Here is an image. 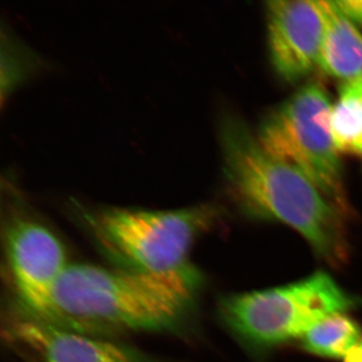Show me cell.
I'll return each instance as SVG.
<instances>
[{"instance_id": "4fadbf2b", "label": "cell", "mask_w": 362, "mask_h": 362, "mask_svg": "<svg viewBox=\"0 0 362 362\" xmlns=\"http://www.w3.org/2000/svg\"><path fill=\"white\" fill-rule=\"evenodd\" d=\"M338 8L354 25L362 26V0L334 1Z\"/></svg>"}, {"instance_id": "9a60e30c", "label": "cell", "mask_w": 362, "mask_h": 362, "mask_svg": "<svg viewBox=\"0 0 362 362\" xmlns=\"http://www.w3.org/2000/svg\"><path fill=\"white\" fill-rule=\"evenodd\" d=\"M361 156H362V152H361Z\"/></svg>"}, {"instance_id": "ba28073f", "label": "cell", "mask_w": 362, "mask_h": 362, "mask_svg": "<svg viewBox=\"0 0 362 362\" xmlns=\"http://www.w3.org/2000/svg\"><path fill=\"white\" fill-rule=\"evenodd\" d=\"M267 32L272 65L288 83L306 78L318 66L325 18L320 1L267 2Z\"/></svg>"}, {"instance_id": "5bb4252c", "label": "cell", "mask_w": 362, "mask_h": 362, "mask_svg": "<svg viewBox=\"0 0 362 362\" xmlns=\"http://www.w3.org/2000/svg\"><path fill=\"white\" fill-rule=\"evenodd\" d=\"M343 362H362V338L343 358Z\"/></svg>"}, {"instance_id": "52a82bcc", "label": "cell", "mask_w": 362, "mask_h": 362, "mask_svg": "<svg viewBox=\"0 0 362 362\" xmlns=\"http://www.w3.org/2000/svg\"><path fill=\"white\" fill-rule=\"evenodd\" d=\"M2 337L18 362H170L110 338L69 329L21 308L7 317Z\"/></svg>"}, {"instance_id": "7c38bea8", "label": "cell", "mask_w": 362, "mask_h": 362, "mask_svg": "<svg viewBox=\"0 0 362 362\" xmlns=\"http://www.w3.org/2000/svg\"><path fill=\"white\" fill-rule=\"evenodd\" d=\"M42 59L16 39L9 30H1V101L18 89L21 86L35 77L42 71Z\"/></svg>"}, {"instance_id": "3957f363", "label": "cell", "mask_w": 362, "mask_h": 362, "mask_svg": "<svg viewBox=\"0 0 362 362\" xmlns=\"http://www.w3.org/2000/svg\"><path fill=\"white\" fill-rule=\"evenodd\" d=\"M76 218L112 265L122 270L164 273L190 264L197 240L221 218L214 204L169 211L73 202Z\"/></svg>"}, {"instance_id": "30bf717a", "label": "cell", "mask_w": 362, "mask_h": 362, "mask_svg": "<svg viewBox=\"0 0 362 362\" xmlns=\"http://www.w3.org/2000/svg\"><path fill=\"white\" fill-rule=\"evenodd\" d=\"M361 339V326L345 312L326 317L300 338L305 351L332 359L344 358Z\"/></svg>"}, {"instance_id": "9c48e42d", "label": "cell", "mask_w": 362, "mask_h": 362, "mask_svg": "<svg viewBox=\"0 0 362 362\" xmlns=\"http://www.w3.org/2000/svg\"><path fill=\"white\" fill-rule=\"evenodd\" d=\"M325 30L318 66L325 75L351 81L362 77V35L334 1H320Z\"/></svg>"}, {"instance_id": "5b68a950", "label": "cell", "mask_w": 362, "mask_h": 362, "mask_svg": "<svg viewBox=\"0 0 362 362\" xmlns=\"http://www.w3.org/2000/svg\"><path fill=\"white\" fill-rule=\"evenodd\" d=\"M331 109L324 88L309 83L266 116L257 137L267 151L299 169L349 216L341 161L331 135Z\"/></svg>"}, {"instance_id": "8fae6325", "label": "cell", "mask_w": 362, "mask_h": 362, "mask_svg": "<svg viewBox=\"0 0 362 362\" xmlns=\"http://www.w3.org/2000/svg\"><path fill=\"white\" fill-rule=\"evenodd\" d=\"M331 135L338 152H362V77L340 87L339 100L329 117Z\"/></svg>"}, {"instance_id": "8992f818", "label": "cell", "mask_w": 362, "mask_h": 362, "mask_svg": "<svg viewBox=\"0 0 362 362\" xmlns=\"http://www.w3.org/2000/svg\"><path fill=\"white\" fill-rule=\"evenodd\" d=\"M4 240L21 310L51 320L54 294L70 263L65 245L33 211L11 176L2 177Z\"/></svg>"}, {"instance_id": "6da1fadb", "label": "cell", "mask_w": 362, "mask_h": 362, "mask_svg": "<svg viewBox=\"0 0 362 362\" xmlns=\"http://www.w3.org/2000/svg\"><path fill=\"white\" fill-rule=\"evenodd\" d=\"M204 285V275L192 263L164 273L70 264L54 290L49 321L106 338L178 331L194 320Z\"/></svg>"}, {"instance_id": "7a4b0ae2", "label": "cell", "mask_w": 362, "mask_h": 362, "mask_svg": "<svg viewBox=\"0 0 362 362\" xmlns=\"http://www.w3.org/2000/svg\"><path fill=\"white\" fill-rule=\"evenodd\" d=\"M220 143L226 189L245 216L284 223L330 266L346 264L349 216L304 173L267 151L238 117L221 119Z\"/></svg>"}, {"instance_id": "277c9868", "label": "cell", "mask_w": 362, "mask_h": 362, "mask_svg": "<svg viewBox=\"0 0 362 362\" xmlns=\"http://www.w3.org/2000/svg\"><path fill=\"white\" fill-rule=\"evenodd\" d=\"M356 304V298L330 275L316 272L280 287L221 298L218 314L243 346L255 354H265L301 338L326 317Z\"/></svg>"}]
</instances>
